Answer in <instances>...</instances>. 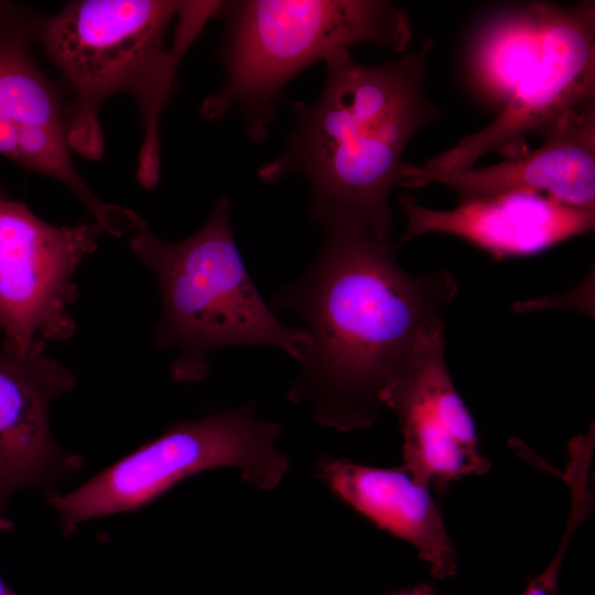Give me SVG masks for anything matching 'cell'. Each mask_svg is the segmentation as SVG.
<instances>
[{
	"label": "cell",
	"instance_id": "cell-1",
	"mask_svg": "<svg viewBox=\"0 0 595 595\" xmlns=\"http://www.w3.org/2000/svg\"><path fill=\"white\" fill-rule=\"evenodd\" d=\"M317 223L314 260L272 299L306 325L311 349L288 390L320 424L342 432L378 419L386 389L410 365L424 328L443 320L458 285L444 270L404 271L397 247L346 209Z\"/></svg>",
	"mask_w": 595,
	"mask_h": 595
},
{
	"label": "cell",
	"instance_id": "cell-2",
	"mask_svg": "<svg viewBox=\"0 0 595 595\" xmlns=\"http://www.w3.org/2000/svg\"><path fill=\"white\" fill-rule=\"evenodd\" d=\"M431 46L426 37L415 52L379 65L358 63L349 50L331 53L320 97L291 104L294 129L280 154L258 169L259 180L275 183L300 174L315 221L333 210H351L390 240L389 196L399 185L402 153L440 115L424 89Z\"/></svg>",
	"mask_w": 595,
	"mask_h": 595
},
{
	"label": "cell",
	"instance_id": "cell-3",
	"mask_svg": "<svg viewBox=\"0 0 595 595\" xmlns=\"http://www.w3.org/2000/svg\"><path fill=\"white\" fill-rule=\"evenodd\" d=\"M221 1L82 0L36 18L35 40L68 83L71 149L97 160L104 152L101 104L131 95L143 139L137 178L148 190L160 176V119L181 62Z\"/></svg>",
	"mask_w": 595,
	"mask_h": 595
},
{
	"label": "cell",
	"instance_id": "cell-4",
	"mask_svg": "<svg viewBox=\"0 0 595 595\" xmlns=\"http://www.w3.org/2000/svg\"><path fill=\"white\" fill-rule=\"evenodd\" d=\"M230 207V198L220 196L205 224L177 242L148 226L130 239L131 251L159 283L154 343L177 350L171 371L181 381L204 378L209 355L223 347L271 346L300 363L311 349L309 331L281 323L252 282L234 239Z\"/></svg>",
	"mask_w": 595,
	"mask_h": 595
},
{
	"label": "cell",
	"instance_id": "cell-5",
	"mask_svg": "<svg viewBox=\"0 0 595 595\" xmlns=\"http://www.w3.org/2000/svg\"><path fill=\"white\" fill-rule=\"evenodd\" d=\"M218 48L224 80L201 113L218 120L240 111L249 137L264 142L285 86L315 62L357 44L403 52L411 42L407 14L378 0L221 1Z\"/></svg>",
	"mask_w": 595,
	"mask_h": 595
},
{
	"label": "cell",
	"instance_id": "cell-6",
	"mask_svg": "<svg viewBox=\"0 0 595 595\" xmlns=\"http://www.w3.org/2000/svg\"><path fill=\"white\" fill-rule=\"evenodd\" d=\"M282 430L258 418L255 401L178 422L76 489L51 495L50 502L68 530L140 508L181 480L214 468H237L250 486L271 490L290 467L275 445Z\"/></svg>",
	"mask_w": 595,
	"mask_h": 595
},
{
	"label": "cell",
	"instance_id": "cell-7",
	"mask_svg": "<svg viewBox=\"0 0 595 595\" xmlns=\"http://www.w3.org/2000/svg\"><path fill=\"white\" fill-rule=\"evenodd\" d=\"M98 223L53 226L20 201L0 196V332L2 348L26 355L75 333L76 269L93 253Z\"/></svg>",
	"mask_w": 595,
	"mask_h": 595
},
{
	"label": "cell",
	"instance_id": "cell-8",
	"mask_svg": "<svg viewBox=\"0 0 595 595\" xmlns=\"http://www.w3.org/2000/svg\"><path fill=\"white\" fill-rule=\"evenodd\" d=\"M595 98V6L583 1L548 3L539 57L524 73L509 101L485 128L463 138L422 167L432 171L470 169L496 151L508 159L528 152L526 137L564 110Z\"/></svg>",
	"mask_w": 595,
	"mask_h": 595
},
{
	"label": "cell",
	"instance_id": "cell-9",
	"mask_svg": "<svg viewBox=\"0 0 595 595\" xmlns=\"http://www.w3.org/2000/svg\"><path fill=\"white\" fill-rule=\"evenodd\" d=\"M444 334L443 320L424 328L410 365L382 394L401 425L402 466L439 497L452 483L491 467L447 369Z\"/></svg>",
	"mask_w": 595,
	"mask_h": 595
},
{
	"label": "cell",
	"instance_id": "cell-10",
	"mask_svg": "<svg viewBox=\"0 0 595 595\" xmlns=\"http://www.w3.org/2000/svg\"><path fill=\"white\" fill-rule=\"evenodd\" d=\"M541 147L480 169L432 171L403 162L399 185L440 183L458 204L516 191H533L570 206L595 209V98L574 105L536 131Z\"/></svg>",
	"mask_w": 595,
	"mask_h": 595
},
{
	"label": "cell",
	"instance_id": "cell-11",
	"mask_svg": "<svg viewBox=\"0 0 595 595\" xmlns=\"http://www.w3.org/2000/svg\"><path fill=\"white\" fill-rule=\"evenodd\" d=\"M408 223L397 248L429 232L447 234L478 247L495 260L541 252L570 237L593 231L595 209L564 204L533 191L509 192L458 204L451 210L424 207L400 196Z\"/></svg>",
	"mask_w": 595,
	"mask_h": 595
},
{
	"label": "cell",
	"instance_id": "cell-12",
	"mask_svg": "<svg viewBox=\"0 0 595 595\" xmlns=\"http://www.w3.org/2000/svg\"><path fill=\"white\" fill-rule=\"evenodd\" d=\"M74 386L73 374L45 349L26 355L0 349V515L18 490L77 466L50 429L52 402Z\"/></svg>",
	"mask_w": 595,
	"mask_h": 595
},
{
	"label": "cell",
	"instance_id": "cell-13",
	"mask_svg": "<svg viewBox=\"0 0 595 595\" xmlns=\"http://www.w3.org/2000/svg\"><path fill=\"white\" fill-rule=\"evenodd\" d=\"M315 474L337 497L377 528L416 548L440 580L455 575L457 553L435 494L402 465L376 467L322 456Z\"/></svg>",
	"mask_w": 595,
	"mask_h": 595
},
{
	"label": "cell",
	"instance_id": "cell-14",
	"mask_svg": "<svg viewBox=\"0 0 595 595\" xmlns=\"http://www.w3.org/2000/svg\"><path fill=\"white\" fill-rule=\"evenodd\" d=\"M36 18L0 1V120L68 136L60 95L33 55Z\"/></svg>",
	"mask_w": 595,
	"mask_h": 595
},
{
	"label": "cell",
	"instance_id": "cell-15",
	"mask_svg": "<svg viewBox=\"0 0 595 595\" xmlns=\"http://www.w3.org/2000/svg\"><path fill=\"white\" fill-rule=\"evenodd\" d=\"M547 2L504 10L484 21L468 54L470 79L483 98L505 106L541 53Z\"/></svg>",
	"mask_w": 595,
	"mask_h": 595
},
{
	"label": "cell",
	"instance_id": "cell-16",
	"mask_svg": "<svg viewBox=\"0 0 595 595\" xmlns=\"http://www.w3.org/2000/svg\"><path fill=\"white\" fill-rule=\"evenodd\" d=\"M591 513L592 508L586 500L581 498L571 499V508L565 530L552 560L538 576L528 582L522 595H558L562 562L566 554L570 541L573 539L578 526L587 519Z\"/></svg>",
	"mask_w": 595,
	"mask_h": 595
},
{
	"label": "cell",
	"instance_id": "cell-17",
	"mask_svg": "<svg viewBox=\"0 0 595 595\" xmlns=\"http://www.w3.org/2000/svg\"><path fill=\"white\" fill-rule=\"evenodd\" d=\"M390 595H436L428 584H419L410 589L400 591Z\"/></svg>",
	"mask_w": 595,
	"mask_h": 595
},
{
	"label": "cell",
	"instance_id": "cell-18",
	"mask_svg": "<svg viewBox=\"0 0 595 595\" xmlns=\"http://www.w3.org/2000/svg\"><path fill=\"white\" fill-rule=\"evenodd\" d=\"M12 529V522L0 515V531H9Z\"/></svg>",
	"mask_w": 595,
	"mask_h": 595
},
{
	"label": "cell",
	"instance_id": "cell-19",
	"mask_svg": "<svg viewBox=\"0 0 595 595\" xmlns=\"http://www.w3.org/2000/svg\"><path fill=\"white\" fill-rule=\"evenodd\" d=\"M0 595H18L13 591H11L0 578Z\"/></svg>",
	"mask_w": 595,
	"mask_h": 595
}]
</instances>
